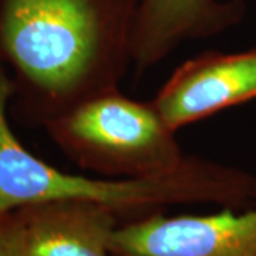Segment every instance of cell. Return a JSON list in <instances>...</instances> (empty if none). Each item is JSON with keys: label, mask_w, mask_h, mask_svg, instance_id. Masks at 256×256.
Listing matches in <instances>:
<instances>
[{"label": "cell", "mask_w": 256, "mask_h": 256, "mask_svg": "<svg viewBox=\"0 0 256 256\" xmlns=\"http://www.w3.org/2000/svg\"><path fill=\"white\" fill-rule=\"evenodd\" d=\"M140 0H0V60L24 118L44 126L120 88ZM12 100V101H13Z\"/></svg>", "instance_id": "cell-1"}, {"label": "cell", "mask_w": 256, "mask_h": 256, "mask_svg": "<svg viewBox=\"0 0 256 256\" xmlns=\"http://www.w3.org/2000/svg\"><path fill=\"white\" fill-rule=\"evenodd\" d=\"M50 201H82L132 220L170 206L210 205L246 210L256 205V175L210 158L186 156L166 174L108 178L66 172L32 154L23 144L0 158V202L8 210Z\"/></svg>", "instance_id": "cell-2"}, {"label": "cell", "mask_w": 256, "mask_h": 256, "mask_svg": "<svg viewBox=\"0 0 256 256\" xmlns=\"http://www.w3.org/2000/svg\"><path fill=\"white\" fill-rule=\"evenodd\" d=\"M43 127L64 156L100 176L166 174L186 156L151 100H134L120 88L84 100Z\"/></svg>", "instance_id": "cell-3"}, {"label": "cell", "mask_w": 256, "mask_h": 256, "mask_svg": "<svg viewBox=\"0 0 256 256\" xmlns=\"http://www.w3.org/2000/svg\"><path fill=\"white\" fill-rule=\"evenodd\" d=\"M111 248L116 256H256V205L126 220Z\"/></svg>", "instance_id": "cell-4"}, {"label": "cell", "mask_w": 256, "mask_h": 256, "mask_svg": "<svg viewBox=\"0 0 256 256\" xmlns=\"http://www.w3.org/2000/svg\"><path fill=\"white\" fill-rule=\"evenodd\" d=\"M256 100V47L204 52L181 63L151 100L166 126L180 130Z\"/></svg>", "instance_id": "cell-5"}, {"label": "cell", "mask_w": 256, "mask_h": 256, "mask_svg": "<svg viewBox=\"0 0 256 256\" xmlns=\"http://www.w3.org/2000/svg\"><path fill=\"white\" fill-rule=\"evenodd\" d=\"M20 256H116L121 224L108 208L82 201H50L9 212Z\"/></svg>", "instance_id": "cell-6"}, {"label": "cell", "mask_w": 256, "mask_h": 256, "mask_svg": "<svg viewBox=\"0 0 256 256\" xmlns=\"http://www.w3.org/2000/svg\"><path fill=\"white\" fill-rule=\"evenodd\" d=\"M244 0H140L132 38L137 76L165 62L182 44L218 37L245 18Z\"/></svg>", "instance_id": "cell-7"}, {"label": "cell", "mask_w": 256, "mask_h": 256, "mask_svg": "<svg viewBox=\"0 0 256 256\" xmlns=\"http://www.w3.org/2000/svg\"><path fill=\"white\" fill-rule=\"evenodd\" d=\"M0 256H20L10 226L9 214L0 215Z\"/></svg>", "instance_id": "cell-8"}]
</instances>
